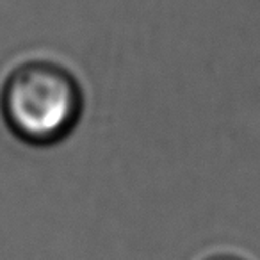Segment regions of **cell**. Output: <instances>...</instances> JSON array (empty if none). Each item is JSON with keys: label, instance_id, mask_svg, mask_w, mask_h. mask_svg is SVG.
I'll list each match as a JSON object with an SVG mask.
<instances>
[{"label": "cell", "instance_id": "2", "mask_svg": "<svg viewBox=\"0 0 260 260\" xmlns=\"http://www.w3.org/2000/svg\"><path fill=\"white\" fill-rule=\"evenodd\" d=\"M205 260H242V258L234 256V255H216V256H210V258H205Z\"/></svg>", "mask_w": 260, "mask_h": 260}, {"label": "cell", "instance_id": "1", "mask_svg": "<svg viewBox=\"0 0 260 260\" xmlns=\"http://www.w3.org/2000/svg\"><path fill=\"white\" fill-rule=\"evenodd\" d=\"M0 109L16 138L38 146L54 145L75 128L82 112V91L62 66L29 61L6 79Z\"/></svg>", "mask_w": 260, "mask_h": 260}]
</instances>
